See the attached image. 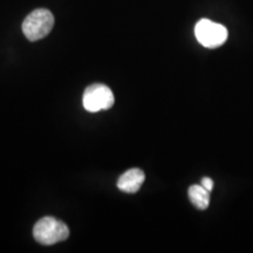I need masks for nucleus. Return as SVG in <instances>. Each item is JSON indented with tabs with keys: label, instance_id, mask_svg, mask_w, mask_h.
I'll return each mask as SVG.
<instances>
[{
	"label": "nucleus",
	"instance_id": "1",
	"mask_svg": "<svg viewBox=\"0 0 253 253\" xmlns=\"http://www.w3.org/2000/svg\"><path fill=\"white\" fill-rule=\"evenodd\" d=\"M34 239L42 245H53L68 238L69 230L66 224L55 218L45 217L38 220L33 227Z\"/></svg>",
	"mask_w": 253,
	"mask_h": 253
},
{
	"label": "nucleus",
	"instance_id": "2",
	"mask_svg": "<svg viewBox=\"0 0 253 253\" xmlns=\"http://www.w3.org/2000/svg\"><path fill=\"white\" fill-rule=\"evenodd\" d=\"M54 26V17L48 9L39 8L26 17L23 23V32L30 41H38L47 37Z\"/></svg>",
	"mask_w": 253,
	"mask_h": 253
},
{
	"label": "nucleus",
	"instance_id": "3",
	"mask_svg": "<svg viewBox=\"0 0 253 253\" xmlns=\"http://www.w3.org/2000/svg\"><path fill=\"white\" fill-rule=\"evenodd\" d=\"M195 36L198 42L207 48H217L227 39V30L223 25L209 19H202L196 24Z\"/></svg>",
	"mask_w": 253,
	"mask_h": 253
},
{
	"label": "nucleus",
	"instance_id": "4",
	"mask_svg": "<svg viewBox=\"0 0 253 253\" xmlns=\"http://www.w3.org/2000/svg\"><path fill=\"white\" fill-rule=\"evenodd\" d=\"M114 101V94L109 87L102 84H94L84 90L82 103L87 112L96 113L112 108Z\"/></svg>",
	"mask_w": 253,
	"mask_h": 253
},
{
	"label": "nucleus",
	"instance_id": "5",
	"mask_svg": "<svg viewBox=\"0 0 253 253\" xmlns=\"http://www.w3.org/2000/svg\"><path fill=\"white\" fill-rule=\"evenodd\" d=\"M145 175L141 169L134 168V169L128 170L120 177L118 181V188L122 190L123 192L128 194H135L141 189L142 184L144 183Z\"/></svg>",
	"mask_w": 253,
	"mask_h": 253
},
{
	"label": "nucleus",
	"instance_id": "6",
	"mask_svg": "<svg viewBox=\"0 0 253 253\" xmlns=\"http://www.w3.org/2000/svg\"><path fill=\"white\" fill-rule=\"evenodd\" d=\"M189 198L192 205L199 210H205L210 204V191H208L203 185H191L189 188Z\"/></svg>",
	"mask_w": 253,
	"mask_h": 253
},
{
	"label": "nucleus",
	"instance_id": "7",
	"mask_svg": "<svg viewBox=\"0 0 253 253\" xmlns=\"http://www.w3.org/2000/svg\"><path fill=\"white\" fill-rule=\"evenodd\" d=\"M202 185H203L208 191L211 192L213 189V181L211 178H209V177H204V178L202 179Z\"/></svg>",
	"mask_w": 253,
	"mask_h": 253
}]
</instances>
